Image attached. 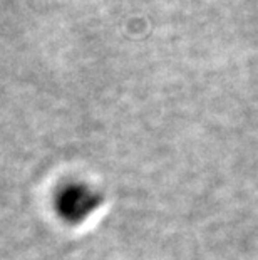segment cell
Wrapping results in <instances>:
<instances>
[{
  "label": "cell",
  "instance_id": "6da1fadb",
  "mask_svg": "<svg viewBox=\"0 0 258 260\" xmlns=\"http://www.w3.org/2000/svg\"><path fill=\"white\" fill-rule=\"evenodd\" d=\"M97 203H99L97 195L79 185L64 188L60 191V197H57V210L67 220L84 218L92 208L97 207Z\"/></svg>",
  "mask_w": 258,
  "mask_h": 260
}]
</instances>
